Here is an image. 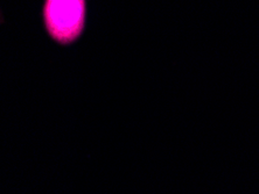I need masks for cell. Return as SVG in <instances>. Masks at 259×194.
I'll return each instance as SVG.
<instances>
[{"instance_id": "6da1fadb", "label": "cell", "mask_w": 259, "mask_h": 194, "mask_svg": "<svg viewBox=\"0 0 259 194\" xmlns=\"http://www.w3.org/2000/svg\"><path fill=\"white\" fill-rule=\"evenodd\" d=\"M44 20L53 40L60 44H70L84 29L85 0H46Z\"/></svg>"}]
</instances>
